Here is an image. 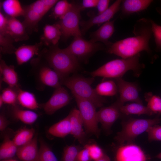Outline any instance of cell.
I'll use <instances>...</instances> for the list:
<instances>
[{
	"label": "cell",
	"instance_id": "cell-1",
	"mask_svg": "<svg viewBox=\"0 0 161 161\" xmlns=\"http://www.w3.org/2000/svg\"><path fill=\"white\" fill-rule=\"evenodd\" d=\"M133 33L134 36L112 43L107 48V52L123 59L132 57L143 51L151 54L149 41L153 33L150 19L142 18L137 21Z\"/></svg>",
	"mask_w": 161,
	"mask_h": 161
},
{
	"label": "cell",
	"instance_id": "cell-2",
	"mask_svg": "<svg viewBox=\"0 0 161 161\" xmlns=\"http://www.w3.org/2000/svg\"><path fill=\"white\" fill-rule=\"evenodd\" d=\"M42 58L58 75L61 81L75 74L80 69L77 58L65 48L61 49L58 43L41 49L38 56Z\"/></svg>",
	"mask_w": 161,
	"mask_h": 161
},
{
	"label": "cell",
	"instance_id": "cell-3",
	"mask_svg": "<svg viewBox=\"0 0 161 161\" xmlns=\"http://www.w3.org/2000/svg\"><path fill=\"white\" fill-rule=\"evenodd\" d=\"M94 80L93 77L85 78L75 73L61 80V83L70 90L74 97L88 100L96 108L102 107L106 100L99 95L92 86Z\"/></svg>",
	"mask_w": 161,
	"mask_h": 161
},
{
	"label": "cell",
	"instance_id": "cell-4",
	"mask_svg": "<svg viewBox=\"0 0 161 161\" xmlns=\"http://www.w3.org/2000/svg\"><path fill=\"white\" fill-rule=\"evenodd\" d=\"M140 53L126 59H116L109 61L92 72V77L105 78H121L127 71L132 70L139 75L144 65L139 62Z\"/></svg>",
	"mask_w": 161,
	"mask_h": 161
},
{
	"label": "cell",
	"instance_id": "cell-5",
	"mask_svg": "<svg viewBox=\"0 0 161 161\" xmlns=\"http://www.w3.org/2000/svg\"><path fill=\"white\" fill-rule=\"evenodd\" d=\"M30 63L37 89L42 91L47 86L55 89L62 86L58 74L42 58L38 56L32 59Z\"/></svg>",
	"mask_w": 161,
	"mask_h": 161
},
{
	"label": "cell",
	"instance_id": "cell-6",
	"mask_svg": "<svg viewBox=\"0 0 161 161\" xmlns=\"http://www.w3.org/2000/svg\"><path fill=\"white\" fill-rule=\"evenodd\" d=\"M161 120V118H159L130 119L123 124L121 131L117 133L115 139L120 144L130 143L151 126L157 125Z\"/></svg>",
	"mask_w": 161,
	"mask_h": 161
},
{
	"label": "cell",
	"instance_id": "cell-7",
	"mask_svg": "<svg viewBox=\"0 0 161 161\" xmlns=\"http://www.w3.org/2000/svg\"><path fill=\"white\" fill-rule=\"evenodd\" d=\"M82 10L81 5L72 3L69 10L58 23L64 39L67 40L71 36H82L79 24L80 11Z\"/></svg>",
	"mask_w": 161,
	"mask_h": 161
},
{
	"label": "cell",
	"instance_id": "cell-8",
	"mask_svg": "<svg viewBox=\"0 0 161 161\" xmlns=\"http://www.w3.org/2000/svg\"><path fill=\"white\" fill-rule=\"evenodd\" d=\"M74 97L82 117L86 132L98 137L100 131L98 126L96 107L88 100Z\"/></svg>",
	"mask_w": 161,
	"mask_h": 161
},
{
	"label": "cell",
	"instance_id": "cell-9",
	"mask_svg": "<svg viewBox=\"0 0 161 161\" xmlns=\"http://www.w3.org/2000/svg\"><path fill=\"white\" fill-rule=\"evenodd\" d=\"M65 49L79 60L87 58L96 52L104 48L97 42L86 40L82 36H78L74 37L73 41Z\"/></svg>",
	"mask_w": 161,
	"mask_h": 161
},
{
	"label": "cell",
	"instance_id": "cell-10",
	"mask_svg": "<svg viewBox=\"0 0 161 161\" xmlns=\"http://www.w3.org/2000/svg\"><path fill=\"white\" fill-rule=\"evenodd\" d=\"M71 100L67 91L62 86L55 89L49 100L40 105L46 114L51 115L68 105Z\"/></svg>",
	"mask_w": 161,
	"mask_h": 161
},
{
	"label": "cell",
	"instance_id": "cell-11",
	"mask_svg": "<svg viewBox=\"0 0 161 161\" xmlns=\"http://www.w3.org/2000/svg\"><path fill=\"white\" fill-rule=\"evenodd\" d=\"M122 1H116L104 12L97 15H90L89 18L86 21L80 22L81 27L80 31L82 35L84 34L92 26H98L110 21L114 15L120 9Z\"/></svg>",
	"mask_w": 161,
	"mask_h": 161
},
{
	"label": "cell",
	"instance_id": "cell-12",
	"mask_svg": "<svg viewBox=\"0 0 161 161\" xmlns=\"http://www.w3.org/2000/svg\"><path fill=\"white\" fill-rule=\"evenodd\" d=\"M123 105L118 99L111 105L102 107L97 112L98 122L101 123L105 129L109 130L120 117L122 114L120 108Z\"/></svg>",
	"mask_w": 161,
	"mask_h": 161
},
{
	"label": "cell",
	"instance_id": "cell-13",
	"mask_svg": "<svg viewBox=\"0 0 161 161\" xmlns=\"http://www.w3.org/2000/svg\"><path fill=\"white\" fill-rule=\"evenodd\" d=\"M115 80L120 94L118 99L122 103L124 104L126 102L131 101L143 104L136 84L126 81L122 78Z\"/></svg>",
	"mask_w": 161,
	"mask_h": 161
},
{
	"label": "cell",
	"instance_id": "cell-14",
	"mask_svg": "<svg viewBox=\"0 0 161 161\" xmlns=\"http://www.w3.org/2000/svg\"><path fill=\"white\" fill-rule=\"evenodd\" d=\"M116 161H146V156L138 146L132 144L123 145L117 151Z\"/></svg>",
	"mask_w": 161,
	"mask_h": 161
},
{
	"label": "cell",
	"instance_id": "cell-15",
	"mask_svg": "<svg viewBox=\"0 0 161 161\" xmlns=\"http://www.w3.org/2000/svg\"><path fill=\"white\" fill-rule=\"evenodd\" d=\"M7 33L15 42L26 41L29 38L22 22L16 18H7Z\"/></svg>",
	"mask_w": 161,
	"mask_h": 161
},
{
	"label": "cell",
	"instance_id": "cell-16",
	"mask_svg": "<svg viewBox=\"0 0 161 161\" xmlns=\"http://www.w3.org/2000/svg\"><path fill=\"white\" fill-rule=\"evenodd\" d=\"M44 45L41 41L33 45H23L17 49L14 54L18 65H21L26 63L35 55H39Z\"/></svg>",
	"mask_w": 161,
	"mask_h": 161
},
{
	"label": "cell",
	"instance_id": "cell-17",
	"mask_svg": "<svg viewBox=\"0 0 161 161\" xmlns=\"http://www.w3.org/2000/svg\"><path fill=\"white\" fill-rule=\"evenodd\" d=\"M114 20L109 21L103 24L98 29L90 35L91 40L94 42L103 43L107 48L112 44L109 41L115 30Z\"/></svg>",
	"mask_w": 161,
	"mask_h": 161
},
{
	"label": "cell",
	"instance_id": "cell-18",
	"mask_svg": "<svg viewBox=\"0 0 161 161\" xmlns=\"http://www.w3.org/2000/svg\"><path fill=\"white\" fill-rule=\"evenodd\" d=\"M39 154L37 135L28 143L18 148L16 155L22 161H38Z\"/></svg>",
	"mask_w": 161,
	"mask_h": 161
},
{
	"label": "cell",
	"instance_id": "cell-19",
	"mask_svg": "<svg viewBox=\"0 0 161 161\" xmlns=\"http://www.w3.org/2000/svg\"><path fill=\"white\" fill-rule=\"evenodd\" d=\"M68 115L71 125V134L80 143L83 144L85 141V134L83 128V122L79 111L74 109Z\"/></svg>",
	"mask_w": 161,
	"mask_h": 161
},
{
	"label": "cell",
	"instance_id": "cell-20",
	"mask_svg": "<svg viewBox=\"0 0 161 161\" xmlns=\"http://www.w3.org/2000/svg\"><path fill=\"white\" fill-rule=\"evenodd\" d=\"M153 1L152 0H122L120 8L121 18H124L132 14L145 10Z\"/></svg>",
	"mask_w": 161,
	"mask_h": 161
},
{
	"label": "cell",
	"instance_id": "cell-21",
	"mask_svg": "<svg viewBox=\"0 0 161 161\" xmlns=\"http://www.w3.org/2000/svg\"><path fill=\"white\" fill-rule=\"evenodd\" d=\"M0 81L12 88L20 87L18 84V77L13 65H8L1 58L0 60Z\"/></svg>",
	"mask_w": 161,
	"mask_h": 161
},
{
	"label": "cell",
	"instance_id": "cell-22",
	"mask_svg": "<svg viewBox=\"0 0 161 161\" xmlns=\"http://www.w3.org/2000/svg\"><path fill=\"white\" fill-rule=\"evenodd\" d=\"M61 36V28L58 23L46 24L44 27L40 41L47 47L55 45L58 43Z\"/></svg>",
	"mask_w": 161,
	"mask_h": 161
},
{
	"label": "cell",
	"instance_id": "cell-23",
	"mask_svg": "<svg viewBox=\"0 0 161 161\" xmlns=\"http://www.w3.org/2000/svg\"><path fill=\"white\" fill-rule=\"evenodd\" d=\"M24 20L22 22L29 34L38 31V23L43 17L31 8L28 5L24 8Z\"/></svg>",
	"mask_w": 161,
	"mask_h": 161
},
{
	"label": "cell",
	"instance_id": "cell-24",
	"mask_svg": "<svg viewBox=\"0 0 161 161\" xmlns=\"http://www.w3.org/2000/svg\"><path fill=\"white\" fill-rule=\"evenodd\" d=\"M17 95L18 104L22 106L31 110L39 108L40 105L33 93L23 90L20 87L17 89Z\"/></svg>",
	"mask_w": 161,
	"mask_h": 161
},
{
	"label": "cell",
	"instance_id": "cell-25",
	"mask_svg": "<svg viewBox=\"0 0 161 161\" xmlns=\"http://www.w3.org/2000/svg\"><path fill=\"white\" fill-rule=\"evenodd\" d=\"M10 111L12 116L25 124L30 125L37 119L38 114L31 110L23 109L17 105L11 106Z\"/></svg>",
	"mask_w": 161,
	"mask_h": 161
},
{
	"label": "cell",
	"instance_id": "cell-26",
	"mask_svg": "<svg viewBox=\"0 0 161 161\" xmlns=\"http://www.w3.org/2000/svg\"><path fill=\"white\" fill-rule=\"evenodd\" d=\"M48 132L51 135L60 138H64L71 134V127L69 115L51 126L49 129Z\"/></svg>",
	"mask_w": 161,
	"mask_h": 161
},
{
	"label": "cell",
	"instance_id": "cell-27",
	"mask_svg": "<svg viewBox=\"0 0 161 161\" xmlns=\"http://www.w3.org/2000/svg\"><path fill=\"white\" fill-rule=\"evenodd\" d=\"M1 6L4 12L9 17L16 18L24 16V9L18 0H5L1 3Z\"/></svg>",
	"mask_w": 161,
	"mask_h": 161
},
{
	"label": "cell",
	"instance_id": "cell-28",
	"mask_svg": "<svg viewBox=\"0 0 161 161\" xmlns=\"http://www.w3.org/2000/svg\"><path fill=\"white\" fill-rule=\"evenodd\" d=\"M120 111L122 114L127 115L146 114L151 115L154 114L147 106L136 103L123 105L120 107Z\"/></svg>",
	"mask_w": 161,
	"mask_h": 161
},
{
	"label": "cell",
	"instance_id": "cell-29",
	"mask_svg": "<svg viewBox=\"0 0 161 161\" xmlns=\"http://www.w3.org/2000/svg\"><path fill=\"white\" fill-rule=\"evenodd\" d=\"M96 93L101 96H113L118 92L116 83L112 80L100 83L95 89Z\"/></svg>",
	"mask_w": 161,
	"mask_h": 161
},
{
	"label": "cell",
	"instance_id": "cell-30",
	"mask_svg": "<svg viewBox=\"0 0 161 161\" xmlns=\"http://www.w3.org/2000/svg\"><path fill=\"white\" fill-rule=\"evenodd\" d=\"M35 132V130L33 128H22L16 133L13 141L17 147L22 146L33 138Z\"/></svg>",
	"mask_w": 161,
	"mask_h": 161
},
{
	"label": "cell",
	"instance_id": "cell-31",
	"mask_svg": "<svg viewBox=\"0 0 161 161\" xmlns=\"http://www.w3.org/2000/svg\"><path fill=\"white\" fill-rule=\"evenodd\" d=\"M58 1L38 0L28 6L31 8L43 17L51 8L54 6Z\"/></svg>",
	"mask_w": 161,
	"mask_h": 161
},
{
	"label": "cell",
	"instance_id": "cell-32",
	"mask_svg": "<svg viewBox=\"0 0 161 161\" xmlns=\"http://www.w3.org/2000/svg\"><path fill=\"white\" fill-rule=\"evenodd\" d=\"M39 142L38 161H58L56 157L44 140L41 138Z\"/></svg>",
	"mask_w": 161,
	"mask_h": 161
},
{
	"label": "cell",
	"instance_id": "cell-33",
	"mask_svg": "<svg viewBox=\"0 0 161 161\" xmlns=\"http://www.w3.org/2000/svg\"><path fill=\"white\" fill-rule=\"evenodd\" d=\"M19 87L15 88L8 86L2 90L0 97L2 99L4 103L10 106L17 104V89Z\"/></svg>",
	"mask_w": 161,
	"mask_h": 161
},
{
	"label": "cell",
	"instance_id": "cell-34",
	"mask_svg": "<svg viewBox=\"0 0 161 161\" xmlns=\"http://www.w3.org/2000/svg\"><path fill=\"white\" fill-rule=\"evenodd\" d=\"M144 97L147 102V106L154 113L161 114V98L151 92L146 93Z\"/></svg>",
	"mask_w": 161,
	"mask_h": 161
},
{
	"label": "cell",
	"instance_id": "cell-35",
	"mask_svg": "<svg viewBox=\"0 0 161 161\" xmlns=\"http://www.w3.org/2000/svg\"><path fill=\"white\" fill-rule=\"evenodd\" d=\"M72 5L66 0L58 1L53 9L52 15L54 18L61 19L69 10Z\"/></svg>",
	"mask_w": 161,
	"mask_h": 161
},
{
	"label": "cell",
	"instance_id": "cell-36",
	"mask_svg": "<svg viewBox=\"0 0 161 161\" xmlns=\"http://www.w3.org/2000/svg\"><path fill=\"white\" fill-rule=\"evenodd\" d=\"M14 41L8 35H0V51L3 54L15 53L17 48L13 45Z\"/></svg>",
	"mask_w": 161,
	"mask_h": 161
},
{
	"label": "cell",
	"instance_id": "cell-37",
	"mask_svg": "<svg viewBox=\"0 0 161 161\" xmlns=\"http://www.w3.org/2000/svg\"><path fill=\"white\" fill-rule=\"evenodd\" d=\"M80 148L78 145H68L64 148L62 161H77L78 154Z\"/></svg>",
	"mask_w": 161,
	"mask_h": 161
},
{
	"label": "cell",
	"instance_id": "cell-38",
	"mask_svg": "<svg viewBox=\"0 0 161 161\" xmlns=\"http://www.w3.org/2000/svg\"><path fill=\"white\" fill-rule=\"evenodd\" d=\"M84 147L88 149L91 160H97L104 154L101 148L96 144H87L85 145Z\"/></svg>",
	"mask_w": 161,
	"mask_h": 161
},
{
	"label": "cell",
	"instance_id": "cell-39",
	"mask_svg": "<svg viewBox=\"0 0 161 161\" xmlns=\"http://www.w3.org/2000/svg\"><path fill=\"white\" fill-rule=\"evenodd\" d=\"M151 24L152 30L156 45L155 50L157 51L161 50V26L150 19Z\"/></svg>",
	"mask_w": 161,
	"mask_h": 161
},
{
	"label": "cell",
	"instance_id": "cell-40",
	"mask_svg": "<svg viewBox=\"0 0 161 161\" xmlns=\"http://www.w3.org/2000/svg\"><path fill=\"white\" fill-rule=\"evenodd\" d=\"M148 140L150 141H161V126L157 125L150 127L146 131Z\"/></svg>",
	"mask_w": 161,
	"mask_h": 161
},
{
	"label": "cell",
	"instance_id": "cell-41",
	"mask_svg": "<svg viewBox=\"0 0 161 161\" xmlns=\"http://www.w3.org/2000/svg\"><path fill=\"white\" fill-rule=\"evenodd\" d=\"M7 145V159L13 157L16 153L18 149L17 146L13 140L9 139H6Z\"/></svg>",
	"mask_w": 161,
	"mask_h": 161
},
{
	"label": "cell",
	"instance_id": "cell-42",
	"mask_svg": "<svg viewBox=\"0 0 161 161\" xmlns=\"http://www.w3.org/2000/svg\"><path fill=\"white\" fill-rule=\"evenodd\" d=\"M7 18L0 12V35L5 36L7 33Z\"/></svg>",
	"mask_w": 161,
	"mask_h": 161
},
{
	"label": "cell",
	"instance_id": "cell-43",
	"mask_svg": "<svg viewBox=\"0 0 161 161\" xmlns=\"http://www.w3.org/2000/svg\"><path fill=\"white\" fill-rule=\"evenodd\" d=\"M110 1L109 0H98L96 7L98 10L97 14L104 12L108 8Z\"/></svg>",
	"mask_w": 161,
	"mask_h": 161
},
{
	"label": "cell",
	"instance_id": "cell-44",
	"mask_svg": "<svg viewBox=\"0 0 161 161\" xmlns=\"http://www.w3.org/2000/svg\"><path fill=\"white\" fill-rule=\"evenodd\" d=\"M91 160L88 149L84 147L79 152L77 157V161H90Z\"/></svg>",
	"mask_w": 161,
	"mask_h": 161
},
{
	"label": "cell",
	"instance_id": "cell-45",
	"mask_svg": "<svg viewBox=\"0 0 161 161\" xmlns=\"http://www.w3.org/2000/svg\"><path fill=\"white\" fill-rule=\"evenodd\" d=\"M7 145L6 139L1 144L0 147V159H7Z\"/></svg>",
	"mask_w": 161,
	"mask_h": 161
},
{
	"label": "cell",
	"instance_id": "cell-46",
	"mask_svg": "<svg viewBox=\"0 0 161 161\" xmlns=\"http://www.w3.org/2000/svg\"><path fill=\"white\" fill-rule=\"evenodd\" d=\"M98 0H83L81 5L82 10L83 9L97 7Z\"/></svg>",
	"mask_w": 161,
	"mask_h": 161
},
{
	"label": "cell",
	"instance_id": "cell-47",
	"mask_svg": "<svg viewBox=\"0 0 161 161\" xmlns=\"http://www.w3.org/2000/svg\"><path fill=\"white\" fill-rule=\"evenodd\" d=\"M9 124V122L7 119L5 114L1 112L0 114V130L4 131Z\"/></svg>",
	"mask_w": 161,
	"mask_h": 161
},
{
	"label": "cell",
	"instance_id": "cell-48",
	"mask_svg": "<svg viewBox=\"0 0 161 161\" xmlns=\"http://www.w3.org/2000/svg\"><path fill=\"white\" fill-rule=\"evenodd\" d=\"M95 161H110L109 157L106 154L103 156L99 159Z\"/></svg>",
	"mask_w": 161,
	"mask_h": 161
},
{
	"label": "cell",
	"instance_id": "cell-49",
	"mask_svg": "<svg viewBox=\"0 0 161 161\" xmlns=\"http://www.w3.org/2000/svg\"><path fill=\"white\" fill-rule=\"evenodd\" d=\"M4 103L3 100L1 97H0V107H2L3 104Z\"/></svg>",
	"mask_w": 161,
	"mask_h": 161
},
{
	"label": "cell",
	"instance_id": "cell-50",
	"mask_svg": "<svg viewBox=\"0 0 161 161\" xmlns=\"http://www.w3.org/2000/svg\"><path fill=\"white\" fill-rule=\"evenodd\" d=\"M156 157L158 159H161V152L157 155L156 156Z\"/></svg>",
	"mask_w": 161,
	"mask_h": 161
},
{
	"label": "cell",
	"instance_id": "cell-51",
	"mask_svg": "<svg viewBox=\"0 0 161 161\" xmlns=\"http://www.w3.org/2000/svg\"><path fill=\"white\" fill-rule=\"evenodd\" d=\"M10 161H17L16 160H14V159H9Z\"/></svg>",
	"mask_w": 161,
	"mask_h": 161
},
{
	"label": "cell",
	"instance_id": "cell-52",
	"mask_svg": "<svg viewBox=\"0 0 161 161\" xmlns=\"http://www.w3.org/2000/svg\"><path fill=\"white\" fill-rule=\"evenodd\" d=\"M2 161H10L9 159L8 160H3Z\"/></svg>",
	"mask_w": 161,
	"mask_h": 161
}]
</instances>
